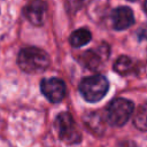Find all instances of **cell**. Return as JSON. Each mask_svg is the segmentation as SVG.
<instances>
[{
  "instance_id": "cell-1",
  "label": "cell",
  "mask_w": 147,
  "mask_h": 147,
  "mask_svg": "<svg viewBox=\"0 0 147 147\" xmlns=\"http://www.w3.org/2000/svg\"><path fill=\"white\" fill-rule=\"evenodd\" d=\"M51 63L49 55L38 47H25L17 55L18 67L28 74H40L45 71Z\"/></svg>"
},
{
  "instance_id": "cell-2",
  "label": "cell",
  "mask_w": 147,
  "mask_h": 147,
  "mask_svg": "<svg viewBox=\"0 0 147 147\" xmlns=\"http://www.w3.org/2000/svg\"><path fill=\"white\" fill-rule=\"evenodd\" d=\"M109 83L102 75H92L85 77L79 83V92L87 102L100 101L108 92Z\"/></svg>"
},
{
  "instance_id": "cell-3",
  "label": "cell",
  "mask_w": 147,
  "mask_h": 147,
  "mask_svg": "<svg viewBox=\"0 0 147 147\" xmlns=\"http://www.w3.org/2000/svg\"><path fill=\"white\" fill-rule=\"evenodd\" d=\"M134 105L124 98L114 99L106 109L107 122L113 126H123L133 115Z\"/></svg>"
},
{
  "instance_id": "cell-4",
  "label": "cell",
  "mask_w": 147,
  "mask_h": 147,
  "mask_svg": "<svg viewBox=\"0 0 147 147\" xmlns=\"http://www.w3.org/2000/svg\"><path fill=\"white\" fill-rule=\"evenodd\" d=\"M54 125L62 141L67 144H77L82 140L80 131L69 113H60L55 118Z\"/></svg>"
},
{
  "instance_id": "cell-5",
  "label": "cell",
  "mask_w": 147,
  "mask_h": 147,
  "mask_svg": "<svg viewBox=\"0 0 147 147\" xmlns=\"http://www.w3.org/2000/svg\"><path fill=\"white\" fill-rule=\"evenodd\" d=\"M40 90L42 94L53 103L62 101L65 96V84L60 78H44L40 83Z\"/></svg>"
},
{
  "instance_id": "cell-6",
  "label": "cell",
  "mask_w": 147,
  "mask_h": 147,
  "mask_svg": "<svg viewBox=\"0 0 147 147\" xmlns=\"http://www.w3.org/2000/svg\"><path fill=\"white\" fill-rule=\"evenodd\" d=\"M111 23L115 30H125L134 23V15L130 7L121 6L113 10Z\"/></svg>"
},
{
  "instance_id": "cell-7",
  "label": "cell",
  "mask_w": 147,
  "mask_h": 147,
  "mask_svg": "<svg viewBox=\"0 0 147 147\" xmlns=\"http://www.w3.org/2000/svg\"><path fill=\"white\" fill-rule=\"evenodd\" d=\"M47 5L44 1H32L29 2L24 9L23 13L25 17L33 24V25H41L45 22V14H46Z\"/></svg>"
},
{
  "instance_id": "cell-8",
  "label": "cell",
  "mask_w": 147,
  "mask_h": 147,
  "mask_svg": "<svg viewBox=\"0 0 147 147\" xmlns=\"http://www.w3.org/2000/svg\"><path fill=\"white\" fill-rule=\"evenodd\" d=\"M102 55H106V54H103L101 52V47H100L99 48V52L87 51V52L83 53L82 56H80V60H82V62H83V64L85 67H87L91 70H95L101 64ZM106 57H107V55H106Z\"/></svg>"
},
{
  "instance_id": "cell-9",
  "label": "cell",
  "mask_w": 147,
  "mask_h": 147,
  "mask_svg": "<svg viewBox=\"0 0 147 147\" xmlns=\"http://www.w3.org/2000/svg\"><path fill=\"white\" fill-rule=\"evenodd\" d=\"M92 39V34L90 32V30L85 29V28H80L75 30L70 37H69V42L72 47H82L86 44H88Z\"/></svg>"
},
{
  "instance_id": "cell-10",
  "label": "cell",
  "mask_w": 147,
  "mask_h": 147,
  "mask_svg": "<svg viewBox=\"0 0 147 147\" xmlns=\"http://www.w3.org/2000/svg\"><path fill=\"white\" fill-rule=\"evenodd\" d=\"M134 68V62L126 55L119 56L114 63V70L119 75H129Z\"/></svg>"
},
{
  "instance_id": "cell-11",
  "label": "cell",
  "mask_w": 147,
  "mask_h": 147,
  "mask_svg": "<svg viewBox=\"0 0 147 147\" xmlns=\"http://www.w3.org/2000/svg\"><path fill=\"white\" fill-rule=\"evenodd\" d=\"M133 124L140 131H147V102L139 106L133 115Z\"/></svg>"
},
{
  "instance_id": "cell-12",
  "label": "cell",
  "mask_w": 147,
  "mask_h": 147,
  "mask_svg": "<svg viewBox=\"0 0 147 147\" xmlns=\"http://www.w3.org/2000/svg\"><path fill=\"white\" fill-rule=\"evenodd\" d=\"M138 37L139 39H147V25L144 28H140V30L138 31Z\"/></svg>"
},
{
  "instance_id": "cell-13",
  "label": "cell",
  "mask_w": 147,
  "mask_h": 147,
  "mask_svg": "<svg viewBox=\"0 0 147 147\" xmlns=\"http://www.w3.org/2000/svg\"><path fill=\"white\" fill-rule=\"evenodd\" d=\"M119 147H138V146H137L136 142H133V141H131V140H125V141L121 142Z\"/></svg>"
},
{
  "instance_id": "cell-14",
  "label": "cell",
  "mask_w": 147,
  "mask_h": 147,
  "mask_svg": "<svg viewBox=\"0 0 147 147\" xmlns=\"http://www.w3.org/2000/svg\"><path fill=\"white\" fill-rule=\"evenodd\" d=\"M144 8H145V10L147 11V1H145V3H144Z\"/></svg>"
}]
</instances>
